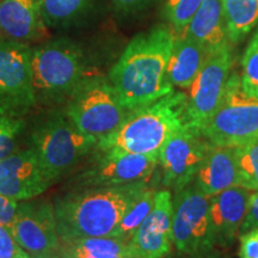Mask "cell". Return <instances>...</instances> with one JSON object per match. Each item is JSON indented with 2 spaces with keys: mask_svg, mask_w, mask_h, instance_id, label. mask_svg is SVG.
Here are the masks:
<instances>
[{
  "mask_svg": "<svg viewBox=\"0 0 258 258\" xmlns=\"http://www.w3.org/2000/svg\"><path fill=\"white\" fill-rule=\"evenodd\" d=\"M3 40H4V38H3V37H2V35H0V42H2Z\"/></svg>",
  "mask_w": 258,
  "mask_h": 258,
  "instance_id": "cell-36",
  "label": "cell"
},
{
  "mask_svg": "<svg viewBox=\"0 0 258 258\" xmlns=\"http://www.w3.org/2000/svg\"><path fill=\"white\" fill-rule=\"evenodd\" d=\"M156 192L157 190L148 188V186L141 190L137 198L129 205L111 237L120 238L125 243H128L139 226L143 224V221L153 209Z\"/></svg>",
  "mask_w": 258,
  "mask_h": 258,
  "instance_id": "cell-24",
  "label": "cell"
},
{
  "mask_svg": "<svg viewBox=\"0 0 258 258\" xmlns=\"http://www.w3.org/2000/svg\"><path fill=\"white\" fill-rule=\"evenodd\" d=\"M91 8L92 0H42V15L48 28L77 25Z\"/></svg>",
  "mask_w": 258,
  "mask_h": 258,
  "instance_id": "cell-23",
  "label": "cell"
},
{
  "mask_svg": "<svg viewBox=\"0 0 258 258\" xmlns=\"http://www.w3.org/2000/svg\"><path fill=\"white\" fill-rule=\"evenodd\" d=\"M183 32L203 44L208 50L228 43L221 0H203Z\"/></svg>",
  "mask_w": 258,
  "mask_h": 258,
  "instance_id": "cell-20",
  "label": "cell"
},
{
  "mask_svg": "<svg viewBox=\"0 0 258 258\" xmlns=\"http://www.w3.org/2000/svg\"><path fill=\"white\" fill-rule=\"evenodd\" d=\"M232 54L228 43L209 50L191 85L186 106L188 123L201 129L217 110L230 79Z\"/></svg>",
  "mask_w": 258,
  "mask_h": 258,
  "instance_id": "cell-10",
  "label": "cell"
},
{
  "mask_svg": "<svg viewBox=\"0 0 258 258\" xmlns=\"http://www.w3.org/2000/svg\"><path fill=\"white\" fill-rule=\"evenodd\" d=\"M209 50L185 32L175 37L167 63V79L172 86L190 88L202 64L207 59Z\"/></svg>",
  "mask_w": 258,
  "mask_h": 258,
  "instance_id": "cell-19",
  "label": "cell"
},
{
  "mask_svg": "<svg viewBox=\"0 0 258 258\" xmlns=\"http://www.w3.org/2000/svg\"><path fill=\"white\" fill-rule=\"evenodd\" d=\"M175 37L165 25L141 32L112 66L109 80L127 110L151 104L173 91L167 79V63Z\"/></svg>",
  "mask_w": 258,
  "mask_h": 258,
  "instance_id": "cell-1",
  "label": "cell"
},
{
  "mask_svg": "<svg viewBox=\"0 0 258 258\" xmlns=\"http://www.w3.org/2000/svg\"><path fill=\"white\" fill-rule=\"evenodd\" d=\"M158 165V157L134 153H101L95 164L73 176L69 182V188L117 186L147 182Z\"/></svg>",
  "mask_w": 258,
  "mask_h": 258,
  "instance_id": "cell-12",
  "label": "cell"
},
{
  "mask_svg": "<svg viewBox=\"0 0 258 258\" xmlns=\"http://www.w3.org/2000/svg\"><path fill=\"white\" fill-rule=\"evenodd\" d=\"M200 131L211 144L232 148L258 139V98L244 91L237 73L230 76L217 110Z\"/></svg>",
  "mask_w": 258,
  "mask_h": 258,
  "instance_id": "cell-7",
  "label": "cell"
},
{
  "mask_svg": "<svg viewBox=\"0 0 258 258\" xmlns=\"http://www.w3.org/2000/svg\"><path fill=\"white\" fill-rule=\"evenodd\" d=\"M188 97L173 90L158 101L128 112L114 133L97 144L104 154L134 153L159 157L169 139L188 123Z\"/></svg>",
  "mask_w": 258,
  "mask_h": 258,
  "instance_id": "cell-3",
  "label": "cell"
},
{
  "mask_svg": "<svg viewBox=\"0 0 258 258\" xmlns=\"http://www.w3.org/2000/svg\"><path fill=\"white\" fill-rule=\"evenodd\" d=\"M19 201L0 194V222L10 226L17 212Z\"/></svg>",
  "mask_w": 258,
  "mask_h": 258,
  "instance_id": "cell-31",
  "label": "cell"
},
{
  "mask_svg": "<svg viewBox=\"0 0 258 258\" xmlns=\"http://www.w3.org/2000/svg\"><path fill=\"white\" fill-rule=\"evenodd\" d=\"M172 196L170 190H157L153 209L138 227L129 249L135 258H165L171 252Z\"/></svg>",
  "mask_w": 258,
  "mask_h": 258,
  "instance_id": "cell-15",
  "label": "cell"
},
{
  "mask_svg": "<svg viewBox=\"0 0 258 258\" xmlns=\"http://www.w3.org/2000/svg\"><path fill=\"white\" fill-rule=\"evenodd\" d=\"M29 145L53 184L76 171L97 146L80 133L63 109H51L32 125Z\"/></svg>",
  "mask_w": 258,
  "mask_h": 258,
  "instance_id": "cell-4",
  "label": "cell"
},
{
  "mask_svg": "<svg viewBox=\"0 0 258 258\" xmlns=\"http://www.w3.org/2000/svg\"><path fill=\"white\" fill-rule=\"evenodd\" d=\"M0 35L6 41L27 44L48 37L42 0H0Z\"/></svg>",
  "mask_w": 258,
  "mask_h": 258,
  "instance_id": "cell-16",
  "label": "cell"
},
{
  "mask_svg": "<svg viewBox=\"0 0 258 258\" xmlns=\"http://www.w3.org/2000/svg\"><path fill=\"white\" fill-rule=\"evenodd\" d=\"M53 182L48 178L36 152L23 148L0 161V194L25 201L43 194Z\"/></svg>",
  "mask_w": 258,
  "mask_h": 258,
  "instance_id": "cell-14",
  "label": "cell"
},
{
  "mask_svg": "<svg viewBox=\"0 0 258 258\" xmlns=\"http://www.w3.org/2000/svg\"><path fill=\"white\" fill-rule=\"evenodd\" d=\"M258 226V190L253 191L250 196L249 208H247V214L245 217V220L241 225L240 231L246 232L251 230V228L257 227Z\"/></svg>",
  "mask_w": 258,
  "mask_h": 258,
  "instance_id": "cell-32",
  "label": "cell"
},
{
  "mask_svg": "<svg viewBox=\"0 0 258 258\" xmlns=\"http://www.w3.org/2000/svg\"><path fill=\"white\" fill-rule=\"evenodd\" d=\"M235 161L239 172V185L257 191L258 190V139L234 148Z\"/></svg>",
  "mask_w": 258,
  "mask_h": 258,
  "instance_id": "cell-25",
  "label": "cell"
},
{
  "mask_svg": "<svg viewBox=\"0 0 258 258\" xmlns=\"http://www.w3.org/2000/svg\"><path fill=\"white\" fill-rule=\"evenodd\" d=\"M147 182L117 186L70 189L55 198L60 240L84 237H111L132 201Z\"/></svg>",
  "mask_w": 258,
  "mask_h": 258,
  "instance_id": "cell-2",
  "label": "cell"
},
{
  "mask_svg": "<svg viewBox=\"0 0 258 258\" xmlns=\"http://www.w3.org/2000/svg\"><path fill=\"white\" fill-rule=\"evenodd\" d=\"M31 53L32 48L27 43L0 42V116L23 118L37 106Z\"/></svg>",
  "mask_w": 258,
  "mask_h": 258,
  "instance_id": "cell-8",
  "label": "cell"
},
{
  "mask_svg": "<svg viewBox=\"0 0 258 258\" xmlns=\"http://www.w3.org/2000/svg\"><path fill=\"white\" fill-rule=\"evenodd\" d=\"M61 256H62V254H61ZM62 257L63 258H72V257H66V256H62ZM112 258H135V257H112Z\"/></svg>",
  "mask_w": 258,
  "mask_h": 258,
  "instance_id": "cell-35",
  "label": "cell"
},
{
  "mask_svg": "<svg viewBox=\"0 0 258 258\" xmlns=\"http://www.w3.org/2000/svg\"><path fill=\"white\" fill-rule=\"evenodd\" d=\"M203 0H166L165 17L179 34L188 27Z\"/></svg>",
  "mask_w": 258,
  "mask_h": 258,
  "instance_id": "cell-28",
  "label": "cell"
},
{
  "mask_svg": "<svg viewBox=\"0 0 258 258\" xmlns=\"http://www.w3.org/2000/svg\"><path fill=\"white\" fill-rule=\"evenodd\" d=\"M31 70L37 104L57 108L86 76L85 56L77 42L57 38L32 48Z\"/></svg>",
  "mask_w": 258,
  "mask_h": 258,
  "instance_id": "cell-5",
  "label": "cell"
},
{
  "mask_svg": "<svg viewBox=\"0 0 258 258\" xmlns=\"http://www.w3.org/2000/svg\"><path fill=\"white\" fill-rule=\"evenodd\" d=\"M10 231L30 257L55 252L60 249V237L54 205L46 199L19 201Z\"/></svg>",
  "mask_w": 258,
  "mask_h": 258,
  "instance_id": "cell-13",
  "label": "cell"
},
{
  "mask_svg": "<svg viewBox=\"0 0 258 258\" xmlns=\"http://www.w3.org/2000/svg\"><path fill=\"white\" fill-rule=\"evenodd\" d=\"M211 198L194 184L176 191L172 200L171 238L179 252L201 254L214 243L209 219Z\"/></svg>",
  "mask_w": 258,
  "mask_h": 258,
  "instance_id": "cell-9",
  "label": "cell"
},
{
  "mask_svg": "<svg viewBox=\"0 0 258 258\" xmlns=\"http://www.w3.org/2000/svg\"><path fill=\"white\" fill-rule=\"evenodd\" d=\"M194 183L209 198L239 185L234 148L212 144L199 167Z\"/></svg>",
  "mask_w": 258,
  "mask_h": 258,
  "instance_id": "cell-18",
  "label": "cell"
},
{
  "mask_svg": "<svg viewBox=\"0 0 258 258\" xmlns=\"http://www.w3.org/2000/svg\"><path fill=\"white\" fill-rule=\"evenodd\" d=\"M63 111L80 133L97 144L114 133L129 112L110 80L101 74H86L63 104Z\"/></svg>",
  "mask_w": 258,
  "mask_h": 258,
  "instance_id": "cell-6",
  "label": "cell"
},
{
  "mask_svg": "<svg viewBox=\"0 0 258 258\" xmlns=\"http://www.w3.org/2000/svg\"><path fill=\"white\" fill-rule=\"evenodd\" d=\"M31 258H63L61 256L59 250L55 251V252H49V253H43V254H38V256H34Z\"/></svg>",
  "mask_w": 258,
  "mask_h": 258,
  "instance_id": "cell-34",
  "label": "cell"
},
{
  "mask_svg": "<svg viewBox=\"0 0 258 258\" xmlns=\"http://www.w3.org/2000/svg\"><path fill=\"white\" fill-rule=\"evenodd\" d=\"M156 0H112L114 5L122 14H135L146 9Z\"/></svg>",
  "mask_w": 258,
  "mask_h": 258,
  "instance_id": "cell-33",
  "label": "cell"
},
{
  "mask_svg": "<svg viewBox=\"0 0 258 258\" xmlns=\"http://www.w3.org/2000/svg\"><path fill=\"white\" fill-rule=\"evenodd\" d=\"M240 82L247 95L258 98V29L241 60Z\"/></svg>",
  "mask_w": 258,
  "mask_h": 258,
  "instance_id": "cell-27",
  "label": "cell"
},
{
  "mask_svg": "<svg viewBox=\"0 0 258 258\" xmlns=\"http://www.w3.org/2000/svg\"><path fill=\"white\" fill-rule=\"evenodd\" d=\"M251 190L235 185L212 196L209 219L214 241L228 244L240 231L249 208Z\"/></svg>",
  "mask_w": 258,
  "mask_h": 258,
  "instance_id": "cell-17",
  "label": "cell"
},
{
  "mask_svg": "<svg viewBox=\"0 0 258 258\" xmlns=\"http://www.w3.org/2000/svg\"><path fill=\"white\" fill-rule=\"evenodd\" d=\"M59 252L72 258L133 257L128 243L116 237H84L60 240Z\"/></svg>",
  "mask_w": 258,
  "mask_h": 258,
  "instance_id": "cell-21",
  "label": "cell"
},
{
  "mask_svg": "<svg viewBox=\"0 0 258 258\" xmlns=\"http://www.w3.org/2000/svg\"><path fill=\"white\" fill-rule=\"evenodd\" d=\"M211 145L201 131L190 123L177 131L158 157L163 170V185L178 191L191 184Z\"/></svg>",
  "mask_w": 258,
  "mask_h": 258,
  "instance_id": "cell-11",
  "label": "cell"
},
{
  "mask_svg": "<svg viewBox=\"0 0 258 258\" xmlns=\"http://www.w3.org/2000/svg\"><path fill=\"white\" fill-rule=\"evenodd\" d=\"M27 123L24 118H14L0 116V161L6 159L18 151Z\"/></svg>",
  "mask_w": 258,
  "mask_h": 258,
  "instance_id": "cell-26",
  "label": "cell"
},
{
  "mask_svg": "<svg viewBox=\"0 0 258 258\" xmlns=\"http://www.w3.org/2000/svg\"><path fill=\"white\" fill-rule=\"evenodd\" d=\"M239 258H258V226L240 235Z\"/></svg>",
  "mask_w": 258,
  "mask_h": 258,
  "instance_id": "cell-30",
  "label": "cell"
},
{
  "mask_svg": "<svg viewBox=\"0 0 258 258\" xmlns=\"http://www.w3.org/2000/svg\"><path fill=\"white\" fill-rule=\"evenodd\" d=\"M0 258H31L22 249L8 225L0 222Z\"/></svg>",
  "mask_w": 258,
  "mask_h": 258,
  "instance_id": "cell-29",
  "label": "cell"
},
{
  "mask_svg": "<svg viewBox=\"0 0 258 258\" xmlns=\"http://www.w3.org/2000/svg\"><path fill=\"white\" fill-rule=\"evenodd\" d=\"M227 38L237 43L258 23V0H221Z\"/></svg>",
  "mask_w": 258,
  "mask_h": 258,
  "instance_id": "cell-22",
  "label": "cell"
}]
</instances>
